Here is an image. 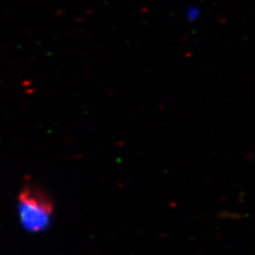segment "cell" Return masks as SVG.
I'll list each match as a JSON object with an SVG mask.
<instances>
[{"label": "cell", "mask_w": 255, "mask_h": 255, "mask_svg": "<svg viewBox=\"0 0 255 255\" xmlns=\"http://www.w3.org/2000/svg\"><path fill=\"white\" fill-rule=\"evenodd\" d=\"M17 201L18 217L23 229L37 233L50 226L53 204L42 188L27 183L20 190Z\"/></svg>", "instance_id": "cell-1"}]
</instances>
